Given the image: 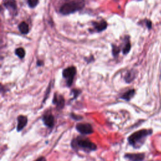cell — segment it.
<instances>
[{
    "mask_svg": "<svg viewBox=\"0 0 161 161\" xmlns=\"http://www.w3.org/2000/svg\"><path fill=\"white\" fill-rule=\"evenodd\" d=\"M76 74V69L74 66L69 67L67 69H65L62 72V75L64 78L66 80V84L67 86L70 87L74 80V77Z\"/></svg>",
    "mask_w": 161,
    "mask_h": 161,
    "instance_id": "obj_4",
    "label": "cell"
},
{
    "mask_svg": "<svg viewBox=\"0 0 161 161\" xmlns=\"http://www.w3.org/2000/svg\"><path fill=\"white\" fill-rule=\"evenodd\" d=\"M72 91L74 92V98H75V97H76L78 96V94H79V91H77V90H73Z\"/></svg>",
    "mask_w": 161,
    "mask_h": 161,
    "instance_id": "obj_20",
    "label": "cell"
},
{
    "mask_svg": "<svg viewBox=\"0 0 161 161\" xmlns=\"http://www.w3.org/2000/svg\"><path fill=\"white\" fill-rule=\"evenodd\" d=\"M147 26H148V28L151 27V23H150V21H147Z\"/></svg>",
    "mask_w": 161,
    "mask_h": 161,
    "instance_id": "obj_23",
    "label": "cell"
},
{
    "mask_svg": "<svg viewBox=\"0 0 161 161\" xmlns=\"http://www.w3.org/2000/svg\"><path fill=\"white\" fill-rule=\"evenodd\" d=\"M71 117H72L74 119H75V120H80V119H81L82 118V116H79V115H77V114H73V113L71 114Z\"/></svg>",
    "mask_w": 161,
    "mask_h": 161,
    "instance_id": "obj_19",
    "label": "cell"
},
{
    "mask_svg": "<svg viewBox=\"0 0 161 161\" xmlns=\"http://www.w3.org/2000/svg\"><path fill=\"white\" fill-rule=\"evenodd\" d=\"M35 161H46V159H45V157H42L38 158V159H36V160H35Z\"/></svg>",
    "mask_w": 161,
    "mask_h": 161,
    "instance_id": "obj_21",
    "label": "cell"
},
{
    "mask_svg": "<svg viewBox=\"0 0 161 161\" xmlns=\"http://www.w3.org/2000/svg\"><path fill=\"white\" fill-rule=\"evenodd\" d=\"M15 54L20 58H23L25 55V51L23 48H18L15 50Z\"/></svg>",
    "mask_w": 161,
    "mask_h": 161,
    "instance_id": "obj_15",
    "label": "cell"
},
{
    "mask_svg": "<svg viewBox=\"0 0 161 161\" xmlns=\"http://www.w3.org/2000/svg\"><path fill=\"white\" fill-rule=\"evenodd\" d=\"M76 130L82 135H88L93 132L92 126L89 123H79L76 125Z\"/></svg>",
    "mask_w": 161,
    "mask_h": 161,
    "instance_id": "obj_5",
    "label": "cell"
},
{
    "mask_svg": "<svg viewBox=\"0 0 161 161\" xmlns=\"http://www.w3.org/2000/svg\"><path fill=\"white\" fill-rule=\"evenodd\" d=\"M125 157L131 161H142L145 158L144 153H127Z\"/></svg>",
    "mask_w": 161,
    "mask_h": 161,
    "instance_id": "obj_7",
    "label": "cell"
},
{
    "mask_svg": "<svg viewBox=\"0 0 161 161\" xmlns=\"http://www.w3.org/2000/svg\"><path fill=\"white\" fill-rule=\"evenodd\" d=\"M134 94H135V90L134 89H131V90H129L127 92H125L121 96V98L123 99H125L126 101H129V100H130L133 97Z\"/></svg>",
    "mask_w": 161,
    "mask_h": 161,
    "instance_id": "obj_13",
    "label": "cell"
},
{
    "mask_svg": "<svg viewBox=\"0 0 161 161\" xmlns=\"http://www.w3.org/2000/svg\"><path fill=\"white\" fill-rule=\"evenodd\" d=\"M93 25L94 28L97 30V31L100 32L105 30L107 27V23L104 21H102L101 22H96L93 23Z\"/></svg>",
    "mask_w": 161,
    "mask_h": 161,
    "instance_id": "obj_11",
    "label": "cell"
},
{
    "mask_svg": "<svg viewBox=\"0 0 161 161\" xmlns=\"http://www.w3.org/2000/svg\"><path fill=\"white\" fill-rule=\"evenodd\" d=\"M130 48H131V45H130V42H127L126 45H125L123 49V53L124 54H127L130 50Z\"/></svg>",
    "mask_w": 161,
    "mask_h": 161,
    "instance_id": "obj_16",
    "label": "cell"
},
{
    "mask_svg": "<svg viewBox=\"0 0 161 161\" xmlns=\"http://www.w3.org/2000/svg\"><path fill=\"white\" fill-rule=\"evenodd\" d=\"M5 7L11 13L15 14L17 12L16 3L15 0H7L4 3Z\"/></svg>",
    "mask_w": 161,
    "mask_h": 161,
    "instance_id": "obj_6",
    "label": "cell"
},
{
    "mask_svg": "<svg viewBox=\"0 0 161 161\" xmlns=\"http://www.w3.org/2000/svg\"><path fill=\"white\" fill-rule=\"evenodd\" d=\"M135 77V72L133 70H130L125 75V80L126 82L129 83L131 82Z\"/></svg>",
    "mask_w": 161,
    "mask_h": 161,
    "instance_id": "obj_14",
    "label": "cell"
},
{
    "mask_svg": "<svg viewBox=\"0 0 161 161\" xmlns=\"http://www.w3.org/2000/svg\"><path fill=\"white\" fill-rule=\"evenodd\" d=\"M85 5L84 0H72L65 3L60 8V13L63 14H69L80 10Z\"/></svg>",
    "mask_w": 161,
    "mask_h": 161,
    "instance_id": "obj_1",
    "label": "cell"
},
{
    "mask_svg": "<svg viewBox=\"0 0 161 161\" xmlns=\"http://www.w3.org/2000/svg\"><path fill=\"white\" fill-rule=\"evenodd\" d=\"M38 3V0H28V4L30 8L35 7Z\"/></svg>",
    "mask_w": 161,
    "mask_h": 161,
    "instance_id": "obj_17",
    "label": "cell"
},
{
    "mask_svg": "<svg viewBox=\"0 0 161 161\" xmlns=\"http://www.w3.org/2000/svg\"><path fill=\"white\" fill-rule=\"evenodd\" d=\"M112 47H113V48H112L113 55L114 56H117L119 52V48H118V47H116V45H113Z\"/></svg>",
    "mask_w": 161,
    "mask_h": 161,
    "instance_id": "obj_18",
    "label": "cell"
},
{
    "mask_svg": "<svg viewBox=\"0 0 161 161\" xmlns=\"http://www.w3.org/2000/svg\"><path fill=\"white\" fill-rule=\"evenodd\" d=\"M53 103L57 106V107L59 109H62L65 104V101L64 97L61 96H57L56 94L54 95L53 99Z\"/></svg>",
    "mask_w": 161,
    "mask_h": 161,
    "instance_id": "obj_8",
    "label": "cell"
},
{
    "mask_svg": "<svg viewBox=\"0 0 161 161\" xmlns=\"http://www.w3.org/2000/svg\"><path fill=\"white\" fill-rule=\"evenodd\" d=\"M43 62H42V61H40V60H38V62H37V65H42L43 64H42Z\"/></svg>",
    "mask_w": 161,
    "mask_h": 161,
    "instance_id": "obj_22",
    "label": "cell"
},
{
    "mask_svg": "<svg viewBox=\"0 0 161 161\" xmlns=\"http://www.w3.org/2000/svg\"><path fill=\"white\" fill-rule=\"evenodd\" d=\"M42 120L43 123L48 127H52L54 125V117L51 114L44 115Z\"/></svg>",
    "mask_w": 161,
    "mask_h": 161,
    "instance_id": "obj_9",
    "label": "cell"
},
{
    "mask_svg": "<svg viewBox=\"0 0 161 161\" xmlns=\"http://www.w3.org/2000/svg\"><path fill=\"white\" fill-rule=\"evenodd\" d=\"M18 28H19V30L20 31V32L22 33V34H27L29 31V26H28V25L23 21L21 22L19 26H18Z\"/></svg>",
    "mask_w": 161,
    "mask_h": 161,
    "instance_id": "obj_12",
    "label": "cell"
},
{
    "mask_svg": "<svg viewBox=\"0 0 161 161\" xmlns=\"http://www.w3.org/2000/svg\"><path fill=\"white\" fill-rule=\"evenodd\" d=\"M152 133V130H141L131 134L128 138L130 145L134 147H138L144 142L145 138Z\"/></svg>",
    "mask_w": 161,
    "mask_h": 161,
    "instance_id": "obj_2",
    "label": "cell"
},
{
    "mask_svg": "<svg viewBox=\"0 0 161 161\" xmlns=\"http://www.w3.org/2000/svg\"><path fill=\"white\" fill-rule=\"evenodd\" d=\"M27 118L25 116H19L18 117V126H17V130L18 131H21L24 128V127L27 124Z\"/></svg>",
    "mask_w": 161,
    "mask_h": 161,
    "instance_id": "obj_10",
    "label": "cell"
},
{
    "mask_svg": "<svg viewBox=\"0 0 161 161\" xmlns=\"http://www.w3.org/2000/svg\"><path fill=\"white\" fill-rule=\"evenodd\" d=\"M72 147L74 148H80L84 150H95L97 148L96 145L91 142L87 138L78 137L75 140H74L72 142Z\"/></svg>",
    "mask_w": 161,
    "mask_h": 161,
    "instance_id": "obj_3",
    "label": "cell"
}]
</instances>
